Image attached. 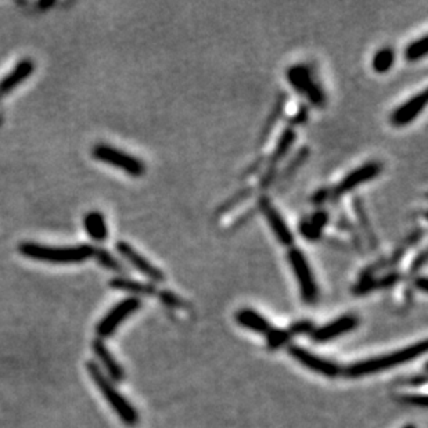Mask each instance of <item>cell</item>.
I'll use <instances>...</instances> for the list:
<instances>
[{"label": "cell", "instance_id": "1", "mask_svg": "<svg viewBox=\"0 0 428 428\" xmlns=\"http://www.w3.org/2000/svg\"><path fill=\"white\" fill-rule=\"evenodd\" d=\"M20 252L35 261L49 264H79L94 257L96 248L87 244L75 247H49L38 243H22L18 247Z\"/></svg>", "mask_w": 428, "mask_h": 428}, {"label": "cell", "instance_id": "2", "mask_svg": "<svg viewBox=\"0 0 428 428\" xmlns=\"http://www.w3.org/2000/svg\"><path fill=\"white\" fill-rule=\"evenodd\" d=\"M427 352V341L423 340L422 343L413 344L408 348H402L399 351L383 355V357H371L364 359L354 363L348 367L347 373L351 377H362L371 373H378L383 370H388L392 367H397L399 364H404L406 362H411L416 357H422Z\"/></svg>", "mask_w": 428, "mask_h": 428}, {"label": "cell", "instance_id": "3", "mask_svg": "<svg viewBox=\"0 0 428 428\" xmlns=\"http://www.w3.org/2000/svg\"><path fill=\"white\" fill-rule=\"evenodd\" d=\"M87 371L96 387L100 390L104 399L113 408V411L120 416V419L127 426H136L139 422V415L131 402L113 385L110 378L100 370L94 362H87Z\"/></svg>", "mask_w": 428, "mask_h": 428}, {"label": "cell", "instance_id": "4", "mask_svg": "<svg viewBox=\"0 0 428 428\" xmlns=\"http://www.w3.org/2000/svg\"><path fill=\"white\" fill-rule=\"evenodd\" d=\"M287 261L299 285L302 301L308 305H315L319 298V288L304 252L299 248L292 247L287 252Z\"/></svg>", "mask_w": 428, "mask_h": 428}, {"label": "cell", "instance_id": "5", "mask_svg": "<svg viewBox=\"0 0 428 428\" xmlns=\"http://www.w3.org/2000/svg\"><path fill=\"white\" fill-rule=\"evenodd\" d=\"M93 158L97 161H101L104 164H108L117 169H121L122 172L134 176L141 178L145 172V165L142 159L134 157L132 154H128L120 148H115L108 144H96L92 150Z\"/></svg>", "mask_w": 428, "mask_h": 428}, {"label": "cell", "instance_id": "6", "mask_svg": "<svg viewBox=\"0 0 428 428\" xmlns=\"http://www.w3.org/2000/svg\"><path fill=\"white\" fill-rule=\"evenodd\" d=\"M142 306V301L139 298L131 297L120 304H117L97 324L96 333L100 338H108L111 337L115 330L122 324V322L134 315L139 308Z\"/></svg>", "mask_w": 428, "mask_h": 428}, {"label": "cell", "instance_id": "7", "mask_svg": "<svg viewBox=\"0 0 428 428\" xmlns=\"http://www.w3.org/2000/svg\"><path fill=\"white\" fill-rule=\"evenodd\" d=\"M383 172V164L378 161H369L348 173L334 189H331V200L337 201L344 194L355 190L357 186L376 179Z\"/></svg>", "mask_w": 428, "mask_h": 428}, {"label": "cell", "instance_id": "8", "mask_svg": "<svg viewBox=\"0 0 428 428\" xmlns=\"http://www.w3.org/2000/svg\"><path fill=\"white\" fill-rule=\"evenodd\" d=\"M295 141H297L295 131L292 128H285L276 143L275 150L272 151V154L266 161L268 166L259 179V190H268L273 185V182L278 178V165L280 161L285 159V155L288 154Z\"/></svg>", "mask_w": 428, "mask_h": 428}, {"label": "cell", "instance_id": "9", "mask_svg": "<svg viewBox=\"0 0 428 428\" xmlns=\"http://www.w3.org/2000/svg\"><path fill=\"white\" fill-rule=\"evenodd\" d=\"M257 210L265 216L272 233L275 234L276 240L285 245L291 247L294 244V234L288 224L285 223V217L278 211V208L271 203L268 196H261L257 203Z\"/></svg>", "mask_w": 428, "mask_h": 428}, {"label": "cell", "instance_id": "10", "mask_svg": "<svg viewBox=\"0 0 428 428\" xmlns=\"http://www.w3.org/2000/svg\"><path fill=\"white\" fill-rule=\"evenodd\" d=\"M120 255H122L138 272H141L147 279L154 283H164L165 275L155 265H152L141 252H138L129 243L118 241L115 245Z\"/></svg>", "mask_w": 428, "mask_h": 428}, {"label": "cell", "instance_id": "11", "mask_svg": "<svg viewBox=\"0 0 428 428\" xmlns=\"http://www.w3.org/2000/svg\"><path fill=\"white\" fill-rule=\"evenodd\" d=\"M427 106V90L415 94L408 101L401 104L390 115V122L397 128H404L412 124L426 108Z\"/></svg>", "mask_w": 428, "mask_h": 428}, {"label": "cell", "instance_id": "12", "mask_svg": "<svg viewBox=\"0 0 428 428\" xmlns=\"http://www.w3.org/2000/svg\"><path fill=\"white\" fill-rule=\"evenodd\" d=\"M290 355L298 360L302 366L306 369L316 371L319 374H323L326 377H337L340 374V367L338 364L324 359V357H318L312 354L311 351L301 348V347H290Z\"/></svg>", "mask_w": 428, "mask_h": 428}, {"label": "cell", "instance_id": "13", "mask_svg": "<svg viewBox=\"0 0 428 428\" xmlns=\"http://www.w3.org/2000/svg\"><path fill=\"white\" fill-rule=\"evenodd\" d=\"M357 324H359V319L355 315H344L333 320L331 323L313 330L311 334L315 341L326 343V341H331L340 336H344L352 331L354 329H357Z\"/></svg>", "mask_w": 428, "mask_h": 428}, {"label": "cell", "instance_id": "14", "mask_svg": "<svg viewBox=\"0 0 428 428\" xmlns=\"http://www.w3.org/2000/svg\"><path fill=\"white\" fill-rule=\"evenodd\" d=\"M34 70H35V66L32 60H28V59L21 60L0 80V99L11 93L17 86H20L24 80H27L32 75Z\"/></svg>", "mask_w": 428, "mask_h": 428}, {"label": "cell", "instance_id": "15", "mask_svg": "<svg viewBox=\"0 0 428 428\" xmlns=\"http://www.w3.org/2000/svg\"><path fill=\"white\" fill-rule=\"evenodd\" d=\"M287 99H288L287 93L279 94V97L276 99V101H275V104H273L269 115L266 117L265 124H264V127H262V129L259 132V136H258V141H257V147L258 148L264 147L265 143L269 141L273 129L276 128V125H278V122H279V120H280V117H282V114L285 111Z\"/></svg>", "mask_w": 428, "mask_h": 428}, {"label": "cell", "instance_id": "16", "mask_svg": "<svg viewBox=\"0 0 428 428\" xmlns=\"http://www.w3.org/2000/svg\"><path fill=\"white\" fill-rule=\"evenodd\" d=\"M236 322L240 326H243V327H245L248 330H252V331H255L258 334H268L272 330L268 319L264 318L257 311L250 309V308H244V309L237 311Z\"/></svg>", "mask_w": 428, "mask_h": 428}, {"label": "cell", "instance_id": "17", "mask_svg": "<svg viewBox=\"0 0 428 428\" xmlns=\"http://www.w3.org/2000/svg\"><path fill=\"white\" fill-rule=\"evenodd\" d=\"M92 348H93V352L96 354V357H99V360L104 366L108 376L115 381H122L124 376H125L124 370H122L121 364L115 360V357L111 355L110 350L103 344V341L101 340L93 341Z\"/></svg>", "mask_w": 428, "mask_h": 428}, {"label": "cell", "instance_id": "18", "mask_svg": "<svg viewBox=\"0 0 428 428\" xmlns=\"http://www.w3.org/2000/svg\"><path fill=\"white\" fill-rule=\"evenodd\" d=\"M352 207H354V211H355V216H357V224L362 230L360 236L363 234L364 240L367 241L369 247L376 251L378 248V240L376 237V233L371 227V223H370V219H369V215L366 213V208H364V203L360 197H355L354 201H352Z\"/></svg>", "mask_w": 428, "mask_h": 428}, {"label": "cell", "instance_id": "19", "mask_svg": "<svg viewBox=\"0 0 428 428\" xmlns=\"http://www.w3.org/2000/svg\"><path fill=\"white\" fill-rule=\"evenodd\" d=\"M309 154H311V150L309 147L304 145L301 148L297 150V152L294 154V157L288 161V164L285 165V169L278 175V189L279 192L283 190L285 185L292 179V176L302 168V165L308 161L309 158Z\"/></svg>", "mask_w": 428, "mask_h": 428}, {"label": "cell", "instance_id": "20", "mask_svg": "<svg viewBox=\"0 0 428 428\" xmlns=\"http://www.w3.org/2000/svg\"><path fill=\"white\" fill-rule=\"evenodd\" d=\"M287 79L288 83L301 94H306L308 90L315 85L312 71L305 64H297L288 69L287 71Z\"/></svg>", "mask_w": 428, "mask_h": 428}, {"label": "cell", "instance_id": "21", "mask_svg": "<svg viewBox=\"0 0 428 428\" xmlns=\"http://www.w3.org/2000/svg\"><path fill=\"white\" fill-rule=\"evenodd\" d=\"M83 229L86 230L87 236L99 243H103L108 237V226L106 217L97 211H92L85 215L83 217Z\"/></svg>", "mask_w": 428, "mask_h": 428}, {"label": "cell", "instance_id": "22", "mask_svg": "<svg viewBox=\"0 0 428 428\" xmlns=\"http://www.w3.org/2000/svg\"><path fill=\"white\" fill-rule=\"evenodd\" d=\"M110 285L114 290L127 291V292H132V294H138V295H154L157 292L155 287L152 285L142 283V282H138V280H134V279H129V278H124V276L114 278L110 282Z\"/></svg>", "mask_w": 428, "mask_h": 428}, {"label": "cell", "instance_id": "23", "mask_svg": "<svg viewBox=\"0 0 428 428\" xmlns=\"http://www.w3.org/2000/svg\"><path fill=\"white\" fill-rule=\"evenodd\" d=\"M252 194H254V187H251V186H245V187L237 190L233 196H230L224 203H222V204L216 208L215 216L220 217V216H223V215L229 214L230 211H233L234 208H237L238 206H241L244 201H247Z\"/></svg>", "mask_w": 428, "mask_h": 428}, {"label": "cell", "instance_id": "24", "mask_svg": "<svg viewBox=\"0 0 428 428\" xmlns=\"http://www.w3.org/2000/svg\"><path fill=\"white\" fill-rule=\"evenodd\" d=\"M395 59V52L391 48L380 49L373 57L371 69L377 73H385L392 69Z\"/></svg>", "mask_w": 428, "mask_h": 428}, {"label": "cell", "instance_id": "25", "mask_svg": "<svg viewBox=\"0 0 428 428\" xmlns=\"http://www.w3.org/2000/svg\"><path fill=\"white\" fill-rule=\"evenodd\" d=\"M428 45L427 35H423L422 38L413 41L411 45H408V48L404 52V57L405 60L415 63L419 62L422 59H425L427 56Z\"/></svg>", "mask_w": 428, "mask_h": 428}, {"label": "cell", "instance_id": "26", "mask_svg": "<svg viewBox=\"0 0 428 428\" xmlns=\"http://www.w3.org/2000/svg\"><path fill=\"white\" fill-rule=\"evenodd\" d=\"M94 257L97 258L99 264L110 271H114V272H125V268L124 265L107 250H103V248H99L94 251Z\"/></svg>", "mask_w": 428, "mask_h": 428}, {"label": "cell", "instance_id": "27", "mask_svg": "<svg viewBox=\"0 0 428 428\" xmlns=\"http://www.w3.org/2000/svg\"><path fill=\"white\" fill-rule=\"evenodd\" d=\"M305 96L308 97V100H309V103L312 106L319 107V108L324 107L326 103H327L326 93H324V90L322 89V86L318 82H315V85L308 90V93Z\"/></svg>", "mask_w": 428, "mask_h": 428}, {"label": "cell", "instance_id": "28", "mask_svg": "<svg viewBox=\"0 0 428 428\" xmlns=\"http://www.w3.org/2000/svg\"><path fill=\"white\" fill-rule=\"evenodd\" d=\"M299 233L309 241H318L322 237V230L318 229L309 219H302L299 223Z\"/></svg>", "mask_w": 428, "mask_h": 428}, {"label": "cell", "instance_id": "29", "mask_svg": "<svg viewBox=\"0 0 428 428\" xmlns=\"http://www.w3.org/2000/svg\"><path fill=\"white\" fill-rule=\"evenodd\" d=\"M268 344L271 348H279L285 344V341L290 337V333L285 330H278V329H272L268 334Z\"/></svg>", "mask_w": 428, "mask_h": 428}, {"label": "cell", "instance_id": "30", "mask_svg": "<svg viewBox=\"0 0 428 428\" xmlns=\"http://www.w3.org/2000/svg\"><path fill=\"white\" fill-rule=\"evenodd\" d=\"M258 213V210H257V207L255 208H251V210H247L244 214L240 215V216H237L236 219H234V222L230 224V227H229V230L230 231H236V230H238L240 227H243L244 224H247L255 215Z\"/></svg>", "mask_w": 428, "mask_h": 428}, {"label": "cell", "instance_id": "31", "mask_svg": "<svg viewBox=\"0 0 428 428\" xmlns=\"http://www.w3.org/2000/svg\"><path fill=\"white\" fill-rule=\"evenodd\" d=\"M159 298H161V301L165 304V305H168V306H171V308H182V306H185V302H183V299L182 298H179L176 294H173V292H171V291H161L159 292Z\"/></svg>", "mask_w": 428, "mask_h": 428}, {"label": "cell", "instance_id": "32", "mask_svg": "<svg viewBox=\"0 0 428 428\" xmlns=\"http://www.w3.org/2000/svg\"><path fill=\"white\" fill-rule=\"evenodd\" d=\"M265 162H266V159L264 158V157H258L254 162H251L244 171H243V173H241V179L243 180H245V179H248V178H251L252 175H255V173H258L262 168H264V165H265Z\"/></svg>", "mask_w": 428, "mask_h": 428}, {"label": "cell", "instance_id": "33", "mask_svg": "<svg viewBox=\"0 0 428 428\" xmlns=\"http://www.w3.org/2000/svg\"><path fill=\"white\" fill-rule=\"evenodd\" d=\"M318 229L323 231V229L330 223V214L326 210H318L311 217H308Z\"/></svg>", "mask_w": 428, "mask_h": 428}, {"label": "cell", "instance_id": "34", "mask_svg": "<svg viewBox=\"0 0 428 428\" xmlns=\"http://www.w3.org/2000/svg\"><path fill=\"white\" fill-rule=\"evenodd\" d=\"M329 200H331V189H329V187H322V189L316 190L313 193V196L311 197V203L316 207L323 206Z\"/></svg>", "mask_w": 428, "mask_h": 428}, {"label": "cell", "instance_id": "35", "mask_svg": "<svg viewBox=\"0 0 428 428\" xmlns=\"http://www.w3.org/2000/svg\"><path fill=\"white\" fill-rule=\"evenodd\" d=\"M313 331V324L308 320H301V322H297L295 324H292L288 330L290 336L291 334H304V333H312Z\"/></svg>", "mask_w": 428, "mask_h": 428}, {"label": "cell", "instance_id": "36", "mask_svg": "<svg viewBox=\"0 0 428 428\" xmlns=\"http://www.w3.org/2000/svg\"><path fill=\"white\" fill-rule=\"evenodd\" d=\"M426 264H427V252L426 250H422L411 265V275H416L419 271L423 269V266H426Z\"/></svg>", "mask_w": 428, "mask_h": 428}, {"label": "cell", "instance_id": "37", "mask_svg": "<svg viewBox=\"0 0 428 428\" xmlns=\"http://www.w3.org/2000/svg\"><path fill=\"white\" fill-rule=\"evenodd\" d=\"M308 117H309L308 107L301 106L299 110H298V113L290 120V124H291V125H304V124L308 121Z\"/></svg>", "mask_w": 428, "mask_h": 428}, {"label": "cell", "instance_id": "38", "mask_svg": "<svg viewBox=\"0 0 428 428\" xmlns=\"http://www.w3.org/2000/svg\"><path fill=\"white\" fill-rule=\"evenodd\" d=\"M402 401L404 402H408V404H412V405H418V406H422V408H426L427 406V395H405L402 397Z\"/></svg>", "mask_w": 428, "mask_h": 428}, {"label": "cell", "instance_id": "39", "mask_svg": "<svg viewBox=\"0 0 428 428\" xmlns=\"http://www.w3.org/2000/svg\"><path fill=\"white\" fill-rule=\"evenodd\" d=\"M326 243H327L329 245L334 247V248H338V250H347V248H348L347 244H345L344 241H341V240H338V238H336V237H327V238H326Z\"/></svg>", "mask_w": 428, "mask_h": 428}, {"label": "cell", "instance_id": "40", "mask_svg": "<svg viewBox=\"0 0 428 428\" xmlns=\"http://www.w3.org/2000/svg\"><path fill=\"white\" fill-rule=\"evenodd\" d=\"M415 285H416V288H418V290H420L422 292H427V278H426V276H420V278H418V279L415 280Z\"/></svg>", "mask_w": 428, "mask_h": 428}, {"label": "cell", "instance_id": "41", "mask_svg": "<svg viewBox=\"0 0 428 428\" xmlns=\"http://www.w3.org/2000/svg\"><path fill=\"white\" fill-rule=\"evenodd\" d=\"M53 4H55V1H42V3H39V7L45 8V7H52Z\"/></svg>", "mask_w": 428, "mask_h": 428}, {"label": "cell", "instance_id": "42", "mask_svg": "<svg viewBox=\"0 0 428 428\" xmlns=\"http://www.w3.org/2000/svg\"><path fill=\"white\" fill-rule=\"evenodd\" d=\"M404 428H416L413 425H409V426H405Z\"/></svg>", "mask_w": 428, "mask_h": 428}, {"label": "cell", "instance_id": "43", "mask_svg": "<svg viewBox=\"0 0 428 428\" xmlns=\"http://www.w3.org/2000/svg\"><path fill=\"white\" fill-rule=\"evenodd\" d=\"M0 124H1V120H0Z\"/></svg>", "mask_w": 428, "mask_h": 428}]
</instances>
